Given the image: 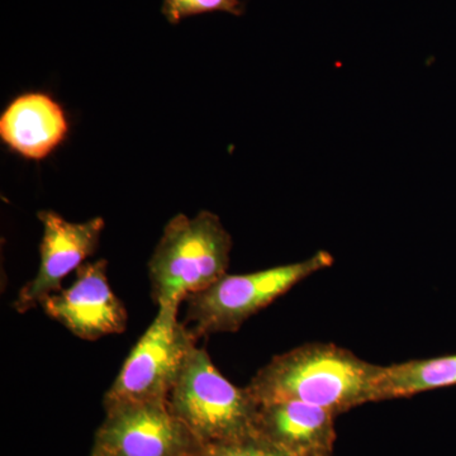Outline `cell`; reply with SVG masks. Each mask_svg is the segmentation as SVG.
I'll return each instance as SVG.
<instances>
[{"label":"cell","instance_id":"1","mask_svg":"<svg viewBox=\"0 0 456 456\" xmlns=\"http://www.w3.org/2000/svg\"><path fill=\"white\" fill-rule=\"evenodd\" d=\"M380 365L335 344H305L274 356L248 384L256 402L299 401L336 416L378 402Z\"/></svg>","mask_w":456,"mask_h":456},{"label":"cell","instance_id":"2","mask_svg":"<svg viewBox=\"0 0 456 456\" xmlns=\"http://www.w3.org/2000/svg\"><path fill=\"white\" fill-rule=\"evenodd\" d=\"M232 237L213 212L174 216L150 257V284L158 307L178 308L227 274Z\"/></svg>","mask_w":456,"mask_h":456},{"label":"cell","instance_id":"3","mask_svg":"<svg viewBox=\"0 0 456 456\" xmlns=\"http://www.w3.org/2000/svg\"><path fill=\"white\" fill-rule=\"evenodd\" d=\"M170 410L200 445L259 436L257 402L248 387L239 388L213 364L203 347H194L169 399Z\"/></svg>","mask_w":456,"mask_h":456},{"label":"cell","instance_id":"4","mask_svg":"<svg viewBox=\"0 0 456 456\" xmlns=\"http://www.w3.org/2000/svg\"><path fill=\"white\" fill-rule=\"evenodd\" d=\"M332 264L331 254L318 251L298 263L248 274H226L202 292L189 297L185 301V322L193 325L191 330L198 338L239 331L248 318L268 307L294 285Z\"/></svg>","mask_w":456,"mask_h":456},{"label":"cell","instance_id":"5","mask_svg":"<svg viewBox=\"0 0 456 456\" xmlns=\"http://www.w3.org/2000/svg\"><path fill=\"white\" fill-rule=\"evenodd\" d=\"M178 308L158 307L151 325L141 336L104 404L116 402H167L198 338L178 320Z\"/></svg>","mask_w":456,"mask_h":456},{"label":"cell","instance_id":"6","mask_svg":"<svg viewBox=\"0 0 456 456\" xmlns=\"http://www.w3.org/2000/svg\"><path fill=\"white\" fill-rule=\"evenodd\" d=\"M106 419L95 446L108 456H188L200 448L167 402L104 404Z\"/></svg>","mask_w":456,"mask_h":456},{"label":"cell","instance_id":"7","mask_svg":"<svg viewBox=\"0 0 456 456\" xmlns=\"http://www.w3.org/2000/svg\"><path fill=\"white\" fill-rule=\"evenodd\" d=\"M45 314L86 341H97L127 329L128 314L108 279V261L86 263L77 270L69 288L41 303Z\"/></svg>","mask_w":456,"mask_h":456},{"label":"cell","instance_id":"8","mask_svg":"<svg viewBox=\"0 0 456 456\" xmlns=\"http://www.w3.org/2000/svg\"><path fill=\"white\" fill-rule=\"evenodd\" d=\"M38 220L44 226L40 268L18 293L14 308L20 314L41 305L47 297L62 289V281L95 253L106 226L102 217L70 222L53 211H41Z\"/></svg>","mask_w":456,"mask_h":456},{"label":"cell","instance_id":"9","mask_svg":"<svg viewBox=\"0 0 456 456\" xmlns=\"http://www.w3.org/2000/svg\"><path fill=\"white\" fill-rule=\"evenodd\" d=\"M336 417L299 401L257 402L256 431L288 456H332Z\"/></svg>","mask_w":456,"mask_h":456},{"label":"cell","instance_id":"10","mask_svg":"<svg viewBox=\"0 0 456 456\" xmlns=\"http://www.w3.org/2000/svg\"><path fill=\"white\" fill-rule=\"evenodd\" d=\"M69 131L68 118L57 102L44 93L14 99L0 117V137L29 160L47 158Z\"/></svg>","mask_w":456,"mask_h":456},{"label":"cell","instance_id":"11","mask_svg":"<svg viewBox=\"0 0 456 456\" xmlns=\"http://www.w3.org/2000/svg\"><path fill=\"white\" fill-rule=\"evenodd\" d=\"M456 386V354L380 365L377 377L378 402L412 397Z\"/></svg>","mask_w":456,"mask_h":456},{"label":"cell","instance_id":"12","mask_svg":"<svg viewBox=\"0 0 456 456\" xmlns=\"http://www.w3.org/2000/svg\"><path fill=\"white\" fill-rule=\"evenodd\" d=\"M215 12L241 17L245 4L242 0H164L161 7V13L170 25H179L185 18Z\"/></svg>","mask_w":456,"mask_h":456},{"label":"cell","instance_id":"13","mask_svg":"<svg viewBox=\"0 0 456 456\" xmlns=\"http://www.w3.org/2000/svg\"><path fill=\"white\" fill-rule=\"evenodd\" d=\"M188 456H288L260 436L200 445Z\"/></svg>","mask_w":456,"mask_h":456},{"label":"cell","instance_id":"14","mask_svg":"<svg viewBox=\"0 0 456 456\" xmlns=\"http://www.w3.org/2000/svg\"><path fill=\"white\" fill-rule=\"evenodd\" d=\"M90 456H108V455L104 454V452H101V450L94 448V450H93L92 455H90Z\"/></svg>","mask_w":456,"mask_h":456}]
</instances>
